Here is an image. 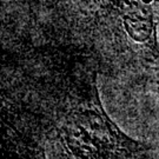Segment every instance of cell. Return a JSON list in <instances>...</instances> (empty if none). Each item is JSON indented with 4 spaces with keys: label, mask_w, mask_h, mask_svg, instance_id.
<instances>
[{
    "label": "cell",
    "mask_w": 159,
    "mask_h": 159,
    "mask_svg": "<svg viewBox=\"0 0 159 159\" xmlns=\"http://www.w3.org/2000/svg\"><path fill=\"white\" fill-rule=\"evenodd\" d=\"M151 86L154 91L159 93V66H156L152 68V73H151Z\"/></svg>",
    "instance_id": "obj_1"
}]
</instances>
